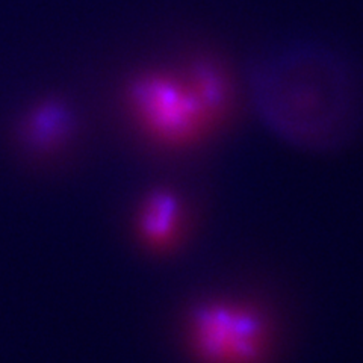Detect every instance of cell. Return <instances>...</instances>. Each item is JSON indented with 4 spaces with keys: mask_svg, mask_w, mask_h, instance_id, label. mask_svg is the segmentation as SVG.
I'll return each mask as SVG.
<instances>
[{
    "mask_svg": "<svg viewBox=\"0 0 363 363\" xmlns=\"http://www.w3.org/2000/svg\"><path fill=\"white\" fill-rule=\"evenodd\" d=\"M72 130V117L58 104H45L30 112L26 120L25 133L28 143L38 150L58 147Z\"/></svg>",
    "mask_w": 363,
    "mask_h": 363,
    "instance_id": "5",
    "label": "cell"
},
{
    "mask_svg": "<svg viewBox=\"0 0 363 363\" xmlns=\"http://www.w3.org/2000/svg\"><path fill=\"white\" fill-rule=\"evenodd\" d=\"M136 229L141 241L153 252H169L180 242L185 230L184 204L172 191L152 192L141 204Z\"/></svg>",
    "mask_w": 363,
    "mask_h": 363,
    "instance_id": "4",
    "label": "cell"
},
{
    "mask_svg": "<svg viewBox=\"0 0 363 363\" xmlns=\"http://www.w3.org/2000/svg\"><path fill=\"white\" fill-rule=\"evenodd\" d=\"M186 339L199 363H268L276 347V325L255 300L221 295L191 311Z\"/></svg>",
    "mask_w": 363,
    "mask_h": 363,
    "instance_id": "2",
    "label": "cell"
},
{
    "mask_svg": "<svg viewBox=\"0 0 363 363\" xmlns=\"http://www.w3.org/2000/svg\"><path fill=\"white\" fill-rule=\"evenodd\" d=\"M253 106L267 129L308 152H330L363 123V88L350 62L312 41L269 49L248 72Z\"/></svg>",
    "mask_w": 363,
    "mask_h": 363,
    "instance_id": "1",
    "label": "cell"
},
{
    "mask_svg": "<svg viewBox=\"0 0 363 363\" xmlns=\"http://www.w3.org/2000/svg\"><path fill=\"white\" fill-rule=\"evenodd\" d=\"M129 104L145 132L169 144L191 138L201 111L196 93L162 76L138 79L129 89Z\"/></svg>",
    "mask_w": 363,
    "mask_h": 363,
    "instance_id": "3",
    "label": "cell"
}]
</instances>
